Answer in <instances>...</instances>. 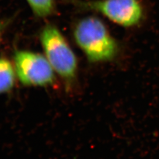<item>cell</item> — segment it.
Wrapping results in <instances>:
<instances>
[{
	"instance_id": "6da1fadb",
	"label": "cell",
	"mask_w": 159,
	"mask_h": 159,
	"mask_svg": "<svg viewBox=\"0 0 159 159\" xmlns=\"http://www.w3.org/2000/svg\"><path fill=\"white\" fill-rule=\"evenodd\" d=\"M74 35L77 44L90 62L110 61L118 52L116 41L98 18L81 20L76 25Z\"/></svg>"
},
{
	"instance_id": "7a4b0ae2",
	"label": "cell",
	"mask_w": 159,
	"mask_h": 159,
	"mask_svg": "<svg viewBox=\"0 0 159 159\" xmlns=\"http://www.w3.org/2000/svg\"><path fill=\"white\" fill-rule=\"evenodd\" d=\"M40 39L45 57L53 70L68 87L71 86L76 78L78 62L65 38L57 27L48 24L43 28Z\"/></svg>"
},
{
	"instance_id": "3957f363",
	"label": "cell",
	"mask_w": 159,
	"mask_h": 159,
	"mask_svg": "<svg viewBox=\"0 0 159 159\" xmlns=\"http://www.w3.org/2000/svg\"><path fill=\"white\" fill-rule=\"evenodd\" d=\"M15 69L23 84L47 86L54 82V72L46 57L28 51H17L14 54Z\"/></svg>"
},
{
	"instance_id": "277c9868",
	"label": "cell",
	"mask_w": 159,
	"mask_h": 159,
	"mask_svg": "<svg viewBox=\"0 0 159 159\" xmlns=\"http://www.w3.org/2000/svg\"><path fill=\"white\" fill-rule=\"evenodd\" d=\"M84 6L125 27L135 25L143 17V8L137 0H101L84 3Z\"/></svg>"
},
{
	"instance_id": "5b68a950",
	"label": "cell",
	"mask_w": 159,
	"mask_h": 159,
	"mask_svg": "<svg viewBox=\"0 0 159 159\" xmlns=\"http://www.w3.org/2000/svg\"><path fill=\"white\" fill-rule=\"evenodd\" d=\"M16 73L7 59L0 58V94L7 93L13 88Z\"/></svg>"
},
{
	"instance_id": "8992f818",
	"label": "cell",
	"mask_w": 159,
	"mask_h": 159,
	"mask_svg": "<svg viewBox=\"0 0 159 159\" xmlns=\"http://www.w3.org/2000/svg\"><path fill=\"white\" fill-rule=\"evenodd\" d=\"M36 16L44 17L51 15L54 9V0H27Z\"/></svg>"
}]
</instances>
